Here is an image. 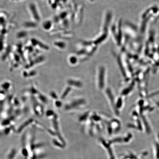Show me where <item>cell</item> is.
<instances>
[{"mask_svg":"<svg viewBox=\"0 0 159 159\" xmlns=\"http://www.w3.org/2000/svg\"><path fill=\"white\" fill-rule=\"evenodd\" d=\"M61 102L59 101L56 102V105H57L58 107H59V106H61Z\"/></svg>","mask_w":159,"mask_h":159,"instance_id":"277c9868","label":"cell"},{"mask_svg":"<svg viewBox=\"0 0 159 159\" xmlns=\"http://www.w3.org/2000/svg\"><path fill=\"white\" fill-rule=\"evenodd\" d=\"M103 68H101L99 70L98 74V86L102 89L104 86L105 71Z\"/></svg>","mask_w":159,"mask_h":159,"instance_id":"6da1fadb","label":"cell"},{"mask_svg":"<svg viewBox=\"0 0 159 159\" xmlns=\"http://www.w3.org/2000/svg\"><path fill=\"white\" fill-rule=\"evenodd\" d=\"M70 91V89H69L68 88V89H66V91H65V92L64 93H63V94L62 95V98H65V96H66V95H67L66 93H68L69 91Z\"/></svg>","mask_w":159,"mask_h":159,"instance_id":"3957f363","label":"cell"},{"mask_svg":"<svg viewBox=\"0 0 159 159\" xmlns=\"http://www.w3.org/2000/svg\"><path fill=\"white\" fill-rule=\"evenodd\" d=\"M69 85L77 87H80L82 86L81 82L77 80H70L68 81Z\"/></svg>","mask_w":159,"mask_h":159,"instance_id":"7a4b0ae2","label":"cell"}]
</instances>
